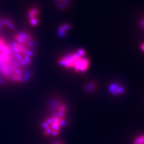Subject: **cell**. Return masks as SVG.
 I'll return each mask as SVG.
<instances>
[{
	"label": "cell",
	"instance_id": "6da1fadb",
	"mask_svg": "<svg viewBox=\"0 0 144 144\" xmlns=\"http://www.w3.org/2000/svg\"><path fill=\"white\" fill-rule=\"evenodd\" d=\"M35 51V40L30 32L17 30L10 19L0 18V84L27 82Z\"/></svg>",
	"mask_w": 144,
	"mask_h": 144
},
{
	"label": "cell",
	"instance_id": "7a4b0ae2",
	"mask_svg": "<svg viewBox=\"0 0 144 144\" xmlns=\"http://www.w3.org/2000/svg\"><path fill=\"white\" fill-rule=\"evenodd\" d=\"M68 115L69 108L65 101L59 98L51 100L41 122L42 134L49 138L59 136L68 124Z\"/></svg>",
	"mask_w": 144,
	"mask_h": 144
},
{
	"label": "cell",
	"instance_id": "3957f363",
	"mask_svg": "<svg viewBox=\"0 0 144 144\" xmlns=\"http://www.w3.org/2000/svg\"><path fill=\"white\" fill-rule=\"evenodd\" d=\"M57 63L64 70L77 74L85 73L91 66V60L87 52L83 48L62 54L58 58Z\"/></svg>",
	"mask_w": 144,
	"mask_h": 144
},
{
	"label": "cell",
	"instance_id": "277c9868",
	"mask_svg": "<svg viewBox=\"0 0 144 144\" xmlns=\"http://www.w3.org/2000/svg\"><path fill=\"white\" fill-rule=\"evenodd\" d=\"M27 20L28 24L33 27H35L40 24V11L36 6H32L27 11Z\"/></svg>",
	"mask_w": 144,
	"mask_h": 144
},
{
	"label": "cell",
	"instance_id": "5b68a950",
	"mask_svg": "<svg viewBox=\"0 0 144 144\" xmlns=\"http://www.w3.org/2000/svg\"><path fill=\"white\" fill-rule=\"evenodd\" d=\"M108 92L113 96H120L125 93V88L120 83L113 82L108 86Z\"/></svg>",
	"mask_w": 144,
	"mask_h": 144
},
{
	"label": "cell",
	"instance_id": "8992f818",
	"mask_svg": "<svg viewBox=\"0 0 144 144\" xmlns=\"http://www.w3.org/2000/svg\"><path fill=\"white\" fill-rule=\"evenodd\" d=\"M72 27L71 24H69V23L62 24L58 28V35L61 37L66 36L68 33L70 32Z\"/></svg>",
	"mask_w": 144,
	"mask_h": 144
},
{
	"label": "cell",
	"instance_id": "52a82bcc",
	"mask_svg": "<svg viewBox=\"0 0 144 144\" xmlns=\"http://www.w3.org/2000/svg\"><path fill=\"white\" fill-rule=\"evenodd\" d=\"M57 7L61 10L67 9L70 5V0H54Z\"/></svg>",
	"mask_w": 144,
	"mask_h": 144
},
{
	"label": "cell",
	"instance_id": "ba28073f",
	"mask_svg": "<svg viewBox=\"0 0 144 144\" xmlns=\"http://www.w3.org/2000/svg\"><path fill=\"white\" fill-rule=\"evenodd\" d=\"M97 88V84L96 83L91 82H89L85 86V91L88 93H93L95 92Z\"/></svg>",
	"mask_w": 144,
	"mask_h": 144
},
{
	"label": "cell",
	"instance_id": "9c48e42d",
	"mask_svg": "<svg viewBox=\"0 0 144 144\" xmlns=\"http://www.w3.org/2000/svg\"><path fill=\"white\" fill-rule=\"evenodd\" d=\"M133 144H144V134L136 137L134 140Z\"/></svg>",
	"mask_w": 144,
	"mask_h": 144
},
{
	"label": "cell",
	"instance_id": "30bf717a",
	"mask_svg": "<svg viewBox=\"0 0 144 144\" xmlns=\"http://www.w3.org/2000/svg\"><path fill=\"white\" fill-rule=\"evenodd\" d=\"M51 144H65V143L61 140L57 139L54 140Z\"/></svg>",
	"mask_w": 144,
	"mask_h": 144
},
{
	"label": "cell",
	"instance_id": "8fae6325",
	"mask_svg": "<svg viewBox=\"0 0 144 144\" xmlns=\"http://www.w3.org/2000/svg\"><path fill=\"white\" fill-rule=\"evenodd\" d=\"M139 25H140V27L142 29L144 32V17L140 20V22H139Z\"/></svg>",
	"mask_w": 144,
	"mask_h": 144
},
{
	"label": "cell",
	"instance_id": "7c38bea8",
	"mask_svg": "<svg viewBox=\"0 0 144 144\" xmlns=\"http://www.w3.org/2000/svg\"><path fill=\"white\" fill-rule=\"evenodd\" d=\"M139 49L142 53L144 54V42H142L139 45Z\"/></svg>",
	"mask_w": 144,
	"mask_h": 144
}]
</instances>
